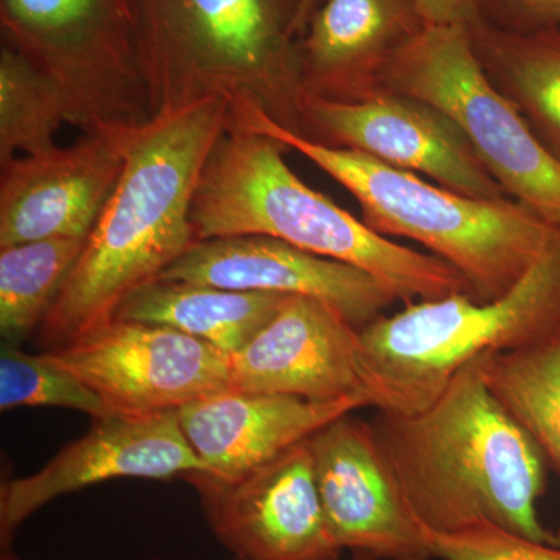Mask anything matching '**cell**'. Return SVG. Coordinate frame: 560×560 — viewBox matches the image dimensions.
Listing matches in <instances>:
<instances>
[{
    "mask_svg": "<svg viewBox=\"0 0 560 560\" xmlns=\"http://www.w3.org/2000/svg\"><path fill=\"white\" fill-rule=\"evenodd\" d=\"M371 425L422 528L452 533L489 522L560 545L537 514L547 460L493 396L482 357L460 368L427 407L377 411Z\"/></svg>",
    "mask_w": 560,
    "mask_h": 560,
    "instance_id": "cell-1",
    "label": "cell"
},
{
    "mask_svg": "<svg viewBox=\"0 0 560 560\" xmlns=\"http://www.w3.org/2000/svg\"><path fill=\"white\" fill-rule=\"evenodd\" d=\"M230 125V106L212 98L136 130L119 184L40 324L44 348H62L113 320L121 302L194 245L191 198Z\"/></svg>",
    "mask_w": 560,
    "mask_h": 560,
    "instance_id": "cell-2",
    "label": "cell"
},
{
    "mask_svg": "<svg viewBox=\"0 0 560 560\" xmlns=\"http://www.w3.org/2000/svg\"><path fill=\"white\" fill-rule=\"evenodd\" d=\"M302 0H132L151 114L220 98L301 136Z\"/></svg>",
    "mask_w": 560,
    "mask_h": 560,
    "instance_id": "cell-3",
    "label": "cell"
},
{
    "mask_svg": "<svg viewBox=\"0 0 560 560\" xmlns=\"http://www.w3.org/2000/svg\"><path fill=\"white\" fill-rule=\"evenodd\" d=\"M287 150L245 128L223 132L191 198L195 243L234 235L278 238L370 272L407 304L470 294L463 276L444 260L383 237L302 183L283 160Z\"/></svg>",
    "mask_w": 560,
    "mask_h": 560,
    "instance_id": "cell-4",
    "label": "cell"
},
{
    "mask_svg": "<svg viewBox=\"0 0 560 560\" xmlns=\"http://www.w3.org/2000/svg\"><path fill=\"white\" fill-rule=\"evenodd\" d=\"M232 127L268 136L307 158L355 197L372 231L425 246L463 276L477 301L503 296L559 230L521 201L480 200L433 186L359 151L330 149L294 135L257 108Z\"/></svg>",
    "mask_w": 560,
    "mask_h": 560,
    "instance_id": "cell-5",
    "label": "cell"
},
{
    "mask_svg": "<svg viewBox=\"0 0 560 560\" xmlns=\"http://www.w3.org/2000/svg\"><path fill=\"white\" fill-rule=\"evenodd\" d=\"M556 337H560V228L503 296L477 301L455 293L411 302L360 329L368 407L418 411L470 361Z\"/></svg>",
    "mask_w": 560,
    "mask_h": 560,
    "instance_id": "cell-6",
    "label": "cell"
},
{
    "mask_svg": "<svg viewBox=\"0 0 560 560\" xmlns=\"http://www.w3.org/2000/svg\"><path fill=\"white\" fill-rule=\"evenodd\" d=\"M0 32L60 90L81 132L138 130L153 119L132 0H0Z\"/></svg>",
    "mask_w": 560,
    "mask_h": 560,
    "instance_id": "cell-7",
    "label": "cell"
},
{
    "mask_svg": "<svg viewBox=\"0 0 560 560\" xmlns=\"http://www.w3.org/2000/svg\"><path fill=\"white\" fill-rule=\"evenodd\" d=\"M383 88L451 117L508 197L560 228V162L486 75L466 27L427 25L389 62Z\"/></svg>",
    "mask_w": 560,
    "mask_h": 560,
    "instance_id": "cell-8",
    "label": "cell"
},
{
    "mask_svg": "<svg viewBox=\"0 0 560 560\" xmlns=\"http://www.w3.org/2000/svg\"><path fill=\"white\" fill-rule=\"evenodd\" d=\"M44 353L94 390L108 415L179 411L231 389L230 355L153 324L113 319Z\"/></svg>",
    "mask_w": 560,
    "mask_h": 560,
    "instance_id": "cell-9",
    "label": "cell"
},
{
    "mask_svg": "<svg viewBox=\"0 0 560 560\" xmlns=\"http://www.w3.org/2000/svg\"><path fill=\"white\" fill-rule=\"evenodd\" d=\"M308 440L232 480L202 471L184 478L197 490L209 529L232 558L340 560L345 550L324 512Z\"/></svg>",
    "mask_w": 560,
    "mask_h": 560,
    "instance_id": "cell-10",
    "label": "cell"
},
{
    "mask_svg": "<svg viewBox=\"0 0 560 560\" xmlns=\"http://www.w3.org/2000/svg\"><path fill=\"white\" fill-rule=\"evenodd\" d=\"M301 136L330 149L359 151L415 175L422 173L466 197L510 198L451 117L400 92L383 90L361 102L304 94Z\"/></svg>",
    "mask_w": 560,
    "mask_h": 560,
    "instance_id": "cell-11",
    "label": "cell"
},
{
    "mask_svg": "<svg viewBox=\"0 0 560 560\" xmlns=\"http://www.w3.org/2000/svg\"><path fill=\"white\" fill-rule=\"evenodd\" d=\"M180 427L178 411L106 415L92 419L38 471L0 488V544L10 547L22 523L62 495L119 478L172 480L202 471Z\"/></svg>",
    "mask_w": 560,
    "mask_h": 560,
    "instance_id": "cell-12",
    "label": "cell"
},
{
    "mask_svg": "<svg viewBox=\"0 0 560 560\" xmlns=\"http://www.w3.org/2000/svg\"><path fill=\"white\" fill-rule=\"evenodd\" d=\"M350 415L308 440L331 534L359 560L433 559L371 422Z\"/></svg>",
    "mask_w": 560,
    "mask_h": 560,
    "instance_id": "cell-13",
    "label": "cell"
},
{
    "mask_svg": "<svg viewBox=\"0 0 560 560\" xmlns=\"http://www.w3.org/2000/svg\"><path fill=\"white\" fill-rule=\"evenodd\" d=\"M136 130L81 132L0 164V248L88 238L119 184Z\"/></svg>",
    "mask_w": 560,
    "mask_h": 560,
    "instance_id": "cell-14",
    "label": "cell"
},
{
    "mask_svg": "<svg viewBox=\"0 0 560 560\" xmlns=\"http://www.w3.org/2000/svg\"><path fill=\"white\" fill-rule=\"evenodd\" d=\"M156 279L312 298L330 305L359 330L399 301L370 272L265 235L194 243Z\"/></svg>",
    "mask_w": 560,
    "mask_h": 560,
    "instance_id": "cell-15",
    "label": "cell"
},
{
    "mask_svg": "<svg viewBox=\"0 0 560 560\" xmlns=\"http://www.w3.org/2000/svg\"><path fill=\"white\" fill-rule=\"evenodd\" d=\"M231 389L368 407L360 330L330 305L287 296L275 318L230 357Z\"/></svg>",
    "mask_w": 560,
    "mask_h": 560,
    "instance_id": "cell-16",
    "label": "cell"
},
{
    "mask_svg": "<svg viewBox=\"0 0 560 560\" xmlns=\"http://www.w3.org/2000/svg\"><path fill=\"white\" fill-rule=\"evenodd\" d=\"M427 21L416 0H324L300 40L304 94L361 102L383 88L389 62Z\"/></svg>",
    "mask_w": 560,
    "mask_h": 560,
    "instance_id": "cell-17",
    "label": "cell"
},
{
    "mask_svg": "<svg viewBox=\"0 0 560 560\" xmlns=\"http://www.w3.org/2000/svg\"><path fill=\"white\" fill-rule=\"evenodd\" d=\"M360 408L364 405L353 399L315 401L230 389L180 408L178 416L202 474L232 480Z\"/></svg>",
    "mask_w": 560,
    "mask_h": 560,
    "instance_id": "cell-18",
    "label": "cell"
},
{
    "mask_svg": "<svg viewBox=\"0 0 560 560\" xmlns=\"http://www.w3.org/2000/svg\"><path fill=\"white\" fill-rule=\"evenodd\" d=\"M285 298L154 279L121 302L114 319L183 331L231 357L275 318Z\"/></svg>",
    "mask_w": 560,
    "mask_h": 560,
    "instance_id": "cell-19",
    "label": "cell"
},
{
    "mask_svg": "<svg viewBox=\"0 0 560 560\" xmlns=\"http://www.w3.org/2000/svg\"><path fill=\"white\" fill-rule=\"evenodd\" d=\"M467 32L493 86L560 162V27L522 33L482 20Z\"/></svg>",
    "mask_w": 560,
    "mask_h": 560,
    "instance_id": "cell-20",
    "label": "cell"
},
{
    "mask_svg": "<svg viewBox=\"0 0 560 560\" xmlns=\"http://www.w3.org/2000/svg\"><path fill=\"white\" fill-rule=\"evenodd\" d=\"M482 371L493 396L560 475V337L511 352L486 353Z\"/></svg>",
    "mask_w": 560,
    "mask_h": 560,
    "instance_id": "cell-21",
    "label": "cell"
},
{
    "mask_svg": "<svg viewBox=\"0 0 560 560\" xmlns=\"http://www.w3.org/2000/svg\"><path fill=\"white\" fill-rule=\"evenodd\" d=\"M88 238H46L0 248V337L16 346L39 329Z\"/></svg>",
    "mask_w": 560,
    "mask_h": 560,
    "instance_id": "cell-22",
    "label": "cell"
},
{
    "mask_svg": "<svg viewBox=\"0 0 560 560\" xmlns=\"http://www.w3.org/2000/svg\"><path fill=\"white\" fill-rule=\"evenodd\" d=\"M69 125L60 90L16 50L0 49V164L54 149Z\"/></svg>",
    "mask_w": 560,
    "mask_h": 560,
    "instance_id": "cell-23",
    "label": "cell"
},
{
    "mask_svg": "<svg viewBox=\"0 0 560 560\" xmlns=\"http://www.w3.org/2000/svg\"><path fill=\"white\" fill-rule=\"evenodd\" d=\"M24 407H57L75 410L91 419L108 415L101 397L75 375L47 359L31 355L16 346L0 352V410Z\"/></svg>",
    "mask_w": 560,
    "mask_h": 560,
    "instance_id": "cell-24",
    "label": "cell"
},
{
    "mask_svg": "<svg viewBox=\"0 0 560 560\" xmlns=\"http://www.w3.org/2000/svg\"><path fill=\"white\" fill-rule=\"evenodd\" d=\"M433 559L441 560H560V545L518 536L489 522L452 533L422 528Z\"/></svg>",
    "mask_w": 560,
    "mask_h": 560,
    "instance_id": "cell-25",
    "label": "cell"
},
{
    "mask_svg": "<svg viewBox=\"0 0 560 560\" xmlns=\"http://www.w3.org/2000/svg\"><path fill=\"white\" fill-rule=\"evenodd\" d=\"M485 20L512 32L560 27V0H482Z\"/></svg>",
    "mask_w": 560,
    "mask_h": 560,
    "instance_id": "cell-26",
    "label": "cell"
},
{
    "mask_svg": "<svg viewBox=\"0 0 560 560\" xmlns=\"http://www.w3.org/2000/svg\"><path fill=\"white\" fill-rule=\"evenodd\" d=\"M427 24L469 28L485 20L482 0H416Z\"/></svg>",
    "mask_w": 560,
    "mask_h": 560,
    "instance_id": "cell-27",
    "label": "cell"
},
{
    "mask_svg": "<svg viewBox=\"0 0 560 560\" xmlns=\"http://www.w3.org/2000/svg\"><path fill=\"white\" fill-rule=\"evenodd\" d=\"M324 0H302L301 9V33L304 35L305 28H307L308 21H311L312 14L319 9L320 3Z\"/></svg>",
    "mask_w": 560,
    "mask_h": 560,
    "instance_id": "cell-28",
    "label": "cell"
},
{
    "mask_svg": "<svg viewBox=\"0 0 560 560\" xmlns=\"http://www.w3.org/2000/svg\"><path fill=\"white\" fill-rule=\"evenodd\" d=\"M0 560H21L14 555L13 550L10 547H2V555H0ZM150 560H176V559H150Z\"/></svg>",
    "mask_w": 560,
    "mask_h": 560,
    "instance_id": "cell-29",
    "label": "cell"
},
{
    "mask_svg": "<svg viewBox=\"0 0 560 560\" xmlns=\"http://www.w3.org/2000/svg\"><path fill=\"white\" fill-rule=\"evenodd\" d=\"M231 560H245V559H237V558H232Z\"/></svg>",
    "mask_w": 560,
    "mask_h": 560,
    "instance_id": "cell-30",
    "label": "cell"
}]
</instances>
